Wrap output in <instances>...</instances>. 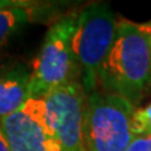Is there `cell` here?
Segmentation results:
<instances>
[{
    "mask_svg": "<svg viewBox=\"0 0 151 151\" xmlns=\"http://www.w3.org/2000/svg\"><path fill=\"white\" fill-rule=\"evenodd\" d=\"M151 77V37L140 24L116 22L112 47L98 73L101 91L117 94L136 106L149 88Z\"/></svg>",
    "mask_w": 151,
    "mask_h": 151,
    "instance_id": "obj_1",
    "label": "cell"
},
{
    "mask_svg": "<svg viewBox=\"0 0 151 151\" xmlns=\"http://www.w3.org/2000/svg\"><path fill=\"white\" fill-rule=\"evenodd\" d=\"M135 110L126 98L98 88L86 94L83 111L86 151H126L134 137Z\"/></svg>",
    "mask_w": 151,
    "mask_h": 151,
    "instance_id": "obj_2",
    "label": "cell"
},
{
    "mask_svg": "<svg viewBox=\"0 0 151 151\" xmlns=\"http://www.w3.org/2000/svg\"><path fill=\"white\" fill-rule=\"evenodd\" d=\"M116 22L106 3H92L78 14L73 52L86 94L97 89L98 73L115 40Z\"/></svg>",
    "mask_w": 151,
    "mask_h": 151,
    "instance_id": "obj_3",
    "label": "cell"
},
{
    "mask_svg": "<svg viewBox=\"0 0 151 151\" xmlns=\"http://www.w3.org/2000/svg\"><path fill=\"white\" fill-rule=\"evenodd\" d=\"M77 19L78 15L68 14L55 20L47 30L32 65V97H39L55 87L79 79L73 52Z\"/></svg>",
    "mask_w": 151,
    "mask_h": 151,
    "instance_id": "obj_4",
    "label": "cell"
},
{
    "mask_svg": "<svg viewBox=\"0 0 151 151\" xmlns=\"http://www.w3.org/2000/svg\"><path fill=\"white\" fill-rule=\"evenodd\" d=\"M47 117L62 151H86L83 111L86 93L79 79H73L42 94Z\"/></svg>",
    "mask_w": 151,
    "mask_h": 151,
    "instance_id": "obj_5",
    "label": "cell"
},
{
    "mask_svg": "<svg viewBox=\"0 0 151 151\" xmlns=\"http://www.w3.org/2000/svg\"><path fill=\"white\" fill-rule=\"evenodd\" d=\"M0 130L10 151H62L42 97H30L20 110L0 120Z\"/></svg>",
    "mask_w": 151,
    "mask_h": 151,
    "instance_id": "obj_6",
    "label": "cell"
},
{
    "mask_svg": "<svg viewBox=\"0 0 151 151\" xmlns=\"http://www.w3.org/2000/svg\"><path fill=\"white\" fill-rule=\"evenodd\" d=\"M32 97L30 72L23 65L0 72V120L20 110Z\"/></svg>",
    "mask_w": 151,
    "mask_h": 151,
    "instance_id": "obj_7",
    "label": "cell"
},
{
    "mask_svg": "<svg viewBox=\"0 0 151 151\" xmlns=\"http://www.w3.org/2000/svg\"><path fill=\"white\" fill-rule=\"evenodd\" d=\"M37 15L39 14L30 3L0 1V45Z\"/></svg>",
    "mask_w": 151,
    "mask_h": 151,
    "instance_id": "obj_8",
    "label": "cell"
},
{
    "mask_svg": "<svg viewBox=\"0 0 151 151\" xmlns=\"http://www.w3.org/2000/svg\"><path fill=\"white\" fill-rule=\"evenodd\" d=\"M132 131L134 135H151V102L142 108H137L132 116Z\"/></svg>",
    "mask_w": 151,
    "mask_h": 151,
    "instance_id": "obj_9",
    "label": "cell"
},
{
    "mask_svg": "<svg viewBox=\"0 0 151 151\" xmlns=\"http://www.w3.org/2000/svg\"><path fill=\"white\" fill-rule=\"evenodd\" d=\"M126 151H151V135L149 134L134 135Z\"/></svg>",
    "mask_w": 151,
    "mask_h": 151,
    "instance_id": "obj_10",
    "label": "cell"
},
{
    "mask_svg": "<svg viewBox=\"0 0 151 151\" xmlns=\"http://www.w3.org/2000/svg\"><path fill=\"white\" fill-rule=\"evenodd\" d=\"M0 151H10V147H9V145L6 142L5 137H4L1 130H0Z\"/></svg>",
    "mask_w": 151,
    "mask_h": 151,
    "instance_id": "obj_11",
    "label": "cell"
},
{
    "mask_svg": "<svg viewBox=\"0 0 151 151\" xmlns=\"http://www.w3.org/2000/svg\"><path fill=\"white\" fill-rule=\"evenodd\" d=\"M140 25H141V28H142V29L151 37V20L147 22V23H144V24H140Z\"/></svg>",
    "mask_w": 151,
    "mask_h": 151,
    "instance_id": "obj_12",
    "label": "cell"
},
{
    "mask_svg": "<svg viewBox=\"0 0 151 151\" xmlns=\"http://www.w3.org/2000/svg\"><path fill=\"white\" fill-rule=\"evenodd\" d=\"M149 88H151V77H150V84H149Z\"/></svg>",
    "mask_w": 151,
    "mask_h": 151,
    "instance_id": "obj_13",
    "label": "cell"
}]
</instances>
